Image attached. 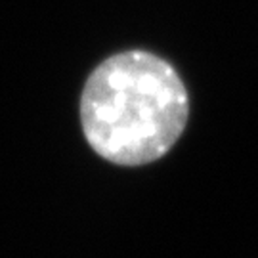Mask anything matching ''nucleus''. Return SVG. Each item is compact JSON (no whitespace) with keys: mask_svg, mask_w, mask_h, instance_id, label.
I'll return each mask as SVG.
<instances>
[{"mask_svg":"<svg viewBox=\"0 0 258 258\" xmlns=\"http://www.w3.org/2000/svg\"><path fill=\"white\" fill-rule=\"evenodd\" d=\"M187 117L189 100L180 75L146 50L107 57L88 77L81 96L86 142L105 161L122 166L166 155Z\"/></svg>","mask_w":258,"mask_h":258,"instance_id":"1","label":"nucleus"}]
</instances>
